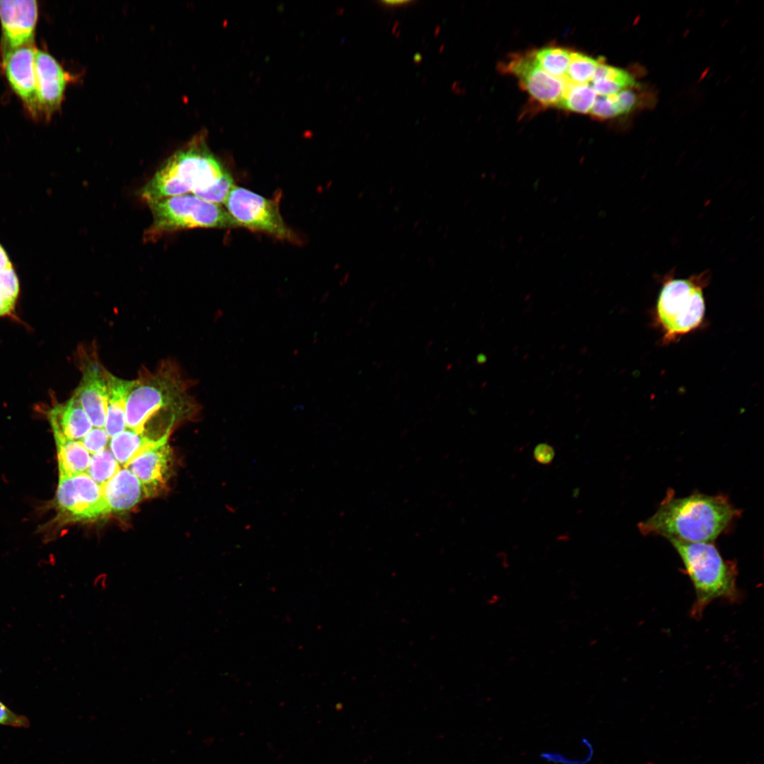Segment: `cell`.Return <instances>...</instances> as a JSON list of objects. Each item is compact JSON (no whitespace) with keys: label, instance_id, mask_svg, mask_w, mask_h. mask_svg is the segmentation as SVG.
Instances as JSON below:
<instances>
[{"label":"cell","instance_id":"cell-1","mask_svg":"<svg viewBox=\"0 0 764 764\" xmlns=\"http://www.w3.org/2000/svg\"><path fill=\"white\" fill-rule=\"evenodd\" d=\"M192 386V381L186 379L170 360L160 363L152 371L141 372L133 380L128 395L127 428L149 438L153 429L161 437L169 436L177 422L195 418L202 410L190 393Z\"/></svg>","mask_w":764,"mask_h":764},{"label":"cell","instance_id":"cell-2","mask_svg":"<svg viewBox=\"0 0 764 764\" xmlns=\"http://www.w3.org/2000/svg\"><path fill=\"white\" fill-rule=\"evenodd\" d=\"M740 514L724 495L695 492L676 497L668 490L656 511L641 521L638 528L644 536H660L668 540L713 543Z\"/></svg>","mask_w":764,"mask_h":764},{"label":"cell","instance_id":"cell-3","mask_svg":"<svg viewBox=\"0 0 764 764\" xmlns=\"http://www.w3.org/2000/svg\"><path fill=\"white\" fill-rule=\"evenodd\" d=\"M227 170L202 138H195L173 154L140 190L146 202L195 193L215 184Z\"/></svg>","mask_w":764,"mask_h":764},{"label":"cell","instance_id":"cell-4","mask_svg":"<svg viewBox=\"0 0 764 764\" xmlns=\"http://www.w3.org/2000/svg\"><path fill=\"white\" fill-rule=\"evenodd\" d=\"M669 542L681 557L695 591L692 617L700 618L704 609L714 600L739 599L736 566L725 560L713 543Z\"/></svg>","mask_w":764,"mask_h":764},{"label":"cell","instance_id":"cell-5","mask_svg":"<svg viewBox=\"0 0 764 764\" xmlns=\"http://www.w3.org/2000/svg\"><path fill=\"white\" fill-rule=\"evenodd\" d=\"M710 279L708 270L688 278H676L673 272L664 277L656 312L665 341H672L701 324L705 312L704 289Z\"/></svg>","mask_w":764,"mask_h":764},{"label":"cell","instance_id":"cell-6","mask_svg":"<svg viewBox=\"0 0 764 764\" xmlns=\"http://www.w3.org/2000/svg\"><path fill=\"white\" fill-rule=\"evenodd\" d=\"M153 222L144 233L154 241L167 233L194 228H233L238 226L220 204L207 202L193 194L168 197L146 202Z\"/></svg>","mask_w":764,"mask_h":764},{"label":"cell","instance_id":"cell-7","mask_svg":"<svg viewBox=\"0 0 764 764\" xmlns=\"http://www.w3.org/2000/svg\"><path fill=\"white\" fill-rule=\"evenodd\" d=\"M238 226L263 231L294 241L293 231L284 223L279 204L244 187L234 186L224 204Z\"/></svg>","mask_w":764,"mask_h":764},{"label":"cell","instance_id":"cell-8","mask_svg":"<svg viewBox=\"0 0 764 764\" xmlns=\"http://www.w3.org/2000/svg\"><path fill=\"white\" fill-rule=\"evenodd\" d=\"M57 520L89 521L110 514L102 487L87 473L60 478L56 492Z\"/></svg>","mask_w":764,"mask_h":764},{"label":"cell","instance_id":"cell-9","mask_svg":"<svg viewBox=\"0 0 764 764\" xmlns=\"http://www.w3.org/2000/svg\"><path fill=\"white\" fill-rule=\"evenodd\" d=\"M35 69L38 116L50 119L61 108L66 88L74 76L47 50L37 48Z\"/></svg>","mask_w":764,"mask_h":764},{"label":"cell","instance_id":"cell-10","mask_svg":"<svg viewBox=\"0 0 764 764\" xmlns=\"http://www.w3.org/2000/svg\"><path fill=\"white\" fill-rule=\"evenodd\" d=\"M81 357L82 376L74 395L81 403L92 426L104 428L110 372L95 352L85 353Z\"/></svg>","mask_w":764,"mask_h":764},{"label":"cell","instance_id":"cell-11","mask_svg":"<svg viewBox=\"0 0 764 764\" xmlns=\"http://www.w3.org/2000/svg\"><path fill=\"white\" fill-rule=\"evenodd\" d=\"M38 18L35 0L0 1L1 54L27 45H33Z\"/></svg>","mask_w":764,"mask_h":764},{"label":"cell","instance_id":"cell-12","mask_svg":"<svg viewBox=\"0 0 764 764\" xmlns=\"http://www.w3.org/2000/svg\"><path fill=\"white\" fill-rule=\"evenodd\" d=\"M35 45H27L1 54V64L13 91L22 101L28 113L38 118L35 69Z\"/></svg>","mask_w":764,"mask_h":764},{"label":"cell","instance_id":"cell-13","mask_svg":"<svg viewBox=\"0 0 764 764\" xmlns=\"http://www.w3.org/2000/svg\"><path fill=\"white\" fill-rule=\"evenodd\" d=\"M519 81L521 86L536 101L545 106H557L567 81L555 78L543 69L531 55L515 57L505 68Z\"/></svg>","mask_w":764,"mask_h":764},{"label":"cell","instance_id":"cell-14","mask_svg":"<svg viewBox=\"0 0 764 764\" xmlns=\"http://www.w3.org/2000/svg\"><path fill=\"white\" fill-rule=\"evenodd\" d=\"M168 439L142 451L126 467L140 480L146 497L158 495L166 486L172 460Z\"/></svg>","mask_w":764,"mask_h":764},{"label":"cell","instance_id":"cell-15","mask_svg":"<svg viewBox=\"0 0 764 764\" xmlns=\"http://www.w3.org/2000/svg\"><path fill=\"white\" fill-rule=\"evenodd\" d=\"M102 490L110 512L129 510L146 497L141 482L127 468H120Z\"/></svg>","mask_w":764,"mask_h":764},{"label":"cell","instance_id":"cell-16","mask_svg":"<svg viewBox=\"0 0 764 764\" xmlns=\"http://www.w3.org/2000/svg\"><path fill=\"white\" fill-rule=\"evenodd\" d=\"M53 434L72 440H81L92 429V424L78 398L73 395L56 404L48 412Z\"/></svg>","mask_w":764,"mask_h":764},{"label":"cell","instance_id":"cell-17","mask_svg":"<svg viewBox=\"0 0 764 764\" xmlns=\"http://www.w3.org/2000/svg\"><path fill=\"white\" fill-rule=\"evenodd\" d=\"M133 380H125L109 373L108 392L104 429L109 437L127 429L126 405Z\"/></svg>","mask_w":764,"mask_h":764},{"label":"cell","instance_id":"cell-18","mask_svg":"<svg viewBox=\"0 0 764 764\" xmlns=\"http://www.w3.org/2000/svg\"><path fill=\"white\" fill-rule=\"evenodd\" d=\"M57 445L59 475L60 478L86 473L91 456L81 440H72L60 434H54Z\"/></svg>","mask_w":764,"mask_h":764},{"label":"cell","instance_id":"cell-19","mask_svg":"<svg viewBox=\"0 0 764 764\" xmlns=\"http://www.w3.org/2000/svg\"><path fill=\"white\" fill-rule=\"evenodd\" d=\"M168 438V436H164L155 440L127 428L111 438L110 448L119 464L126 468L129 463L142 451Z\"/></svg>","mask_w":764,"mask_h":764},{"label":"cell","instance_id":"cell-20","mask_svg":"<svg viewBox=\"0 0 764 764\" xmlns=\"http://www.w3.org/2000/svg\"><path fill=\"white\" fill-rule=\"evenodd\" d=\"M589 84L597 96H610L632 87L635 80L625 70L601 62Z\"/></svg>","mask_w":764,"mask_h":764},{"label":"cell","instance_id":"cell-21","mask_svg":"<svg viewBox=\"0 0 764 764\" xmlns=\"http://www.w3.org/2000/svg\"><path fill=\"white\" fill-rule=\"evenodd\" d=\"M597 94L589 83L567 82L557 107L578 113H589Z\"/></svg>","mask_w":764,"mask_h":764},{"label":"cell","instance_id":"cell-22","mask_svg":"<svg viewBox=\"0 0 764 764\" xmlns=\"http://www.w3.org/2000/svg\"><path fill=\"white\" fill-rule=\"evenodd\" d=\"M572 51L560 47H546L533 52L535 62L550 75L561 79L566 74Z\"/></svg>","mask_w":764,"mask_h":764},{"label":"cell","instance_id":"cell-23","mask_svg":"<svg viewBox=\"0 0 764 764\" xmlns=\"http://www.w3.org/2000/svg\"><path fill=\"white\" fill-rule=\"evenodd\" d=\"M120 465L111 451L108 448L93 454L86 473L100 486L109 481L119 470Z\"/></svg>","mask_w":764,"mask_h":764},{"label":"cell","instance_id":"cell-24","mask_svg":"<svg viewBox=\"0 0 764 764\" xmlns=\"http://www.w3.org/2000/svg\"><path fill=\"white\" fill-rule=\"evenodd\" d=\"M601 60L572 51L565 79L572 83H590Z\"/></svg>","mask_w":764,"mask_h":764},{"label":"cell","instance_id":"cell-25","mask_svg":"<svg viewBox=\"0 0 764 764\" xmlns=\"http://www.w3.org/2000/svg\"><path fill=\"white\" fill-rule=\"evenodd\" d=\"M234 186L233 178L226 171L215 184L207 189L197 191L193 195L209 202L224 204Z\"/></svg>","mask_w":764,"mask_h":764},{"label":"cell","instance_id":"cell-26","mask_svg":"<svg viewBox=\"0 0 764 764\" xmlns=\"http://www.w3.org/2000/svg\"><path fill=\"white\" fill-rule=\"evenodd\" d=\"M19 294V282L13 267L0 270V295L16 304Z\"/></svg>","mask_w":764,"mask_h":764},{"label":"cell","instance_id":"cell-27","mask_svg":"<svg viewBox=\"0 0 764 764\" xmlns=\"http://www.w3.org/2000/svg\"><path fill=\"white\" fill-rule=\"evenodd\" d=\"M109 436L104 428H92L81 440L89 453H98L107 446Z\"/></svg>","mask_w":764,"mask_h":764},{"label":"cell","instance_id":"cell-28","mask_svg":"<svg viewBox=\"0 0 764 764\" xmlns=\"http://www.w3.org/2000/svg\"><path fill=\"white\" fill-rule=\"evenodd\" d=\"M598 119H609L618 115L611 96H597L589 112Z\"/></svg>","mask_w":764,"mask_h":764},{"label":"cell","instance_id":"cell-29","mask_svg":"<svg viewBox=\"0 0 764 764\" xmlns=\"http://www.w3.org/2000/svg\"><path fill=\"white\" fill-rule=\"evenodd\" d=\"M0 725L26 729L30 727V721L27 717L10 710L0 700Z\"/></svg>","mask_w":764,"mask_h":764},{"label":"cell","instance_id":"cell-30","mask_svg":"<svg viewBox=\"0 0 764 764\" xmlns=\"http://www.w3.org/2000/svg\"><path fill=\"white\" fill-rule=\"evenodd\" d=\"M618 115L632 110L637 103V95L629 88L611 95Z\"/></svg>","mask_w":764,"mask_h":764},{"label":"cell","instance_id":"cell-31","mask_svg":"<svg viewBox=\"0 0 764 764\" xmlns=\"http://www.w3.org/2000/svg\"><path fill=\"white\" fill-rule=\"evenodd\" d=\"M555 455L554 448L547 443H540L536 446L533 451L534 460L540 465H550Z\"/></svg>","mask_w":764,"mask_h":764},{"label":"cell","instance_id":"cell-32","mask_svg":"<svg viewBox=\"0 0 764 764\" xmlns=\"http://www.w3.org/2000/svg\"><path fill=\"white\" fill-rule=\"evenodd\" d=\"M15 304L8 301L0 295V317L9 315L13 311Z\"/></svg>","mask_w":764,"mask_h":764},{"label":"cell","instance_id":"cell-33","mask_svg":"<svg viewBox=\"0 0 764 764\" xmlns=\"http://www.w3.org/2000/svg\"><path fill=\"white\" fill-rule=\"evenodd\" d=\"M13 267L8 256L4 248L0 244V270Z\"/></svg>","mask_w":764,"mask_h":764},{"label":"cell","instance_id":"cell-34","mask_svg":"<svg viewBox=\"0 0 764 764\" xmlns=\"http://www.w3.org/2000/svg\"><path fill=\"white\" fill-rule=\"evenodd\" d=\"M412 1H381L380 4L386 7L403 6L413 3Z\"/></svg>","mask_w":764,"mask_h":764}]
</instances>
